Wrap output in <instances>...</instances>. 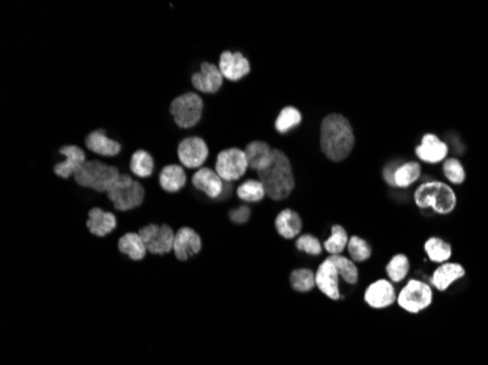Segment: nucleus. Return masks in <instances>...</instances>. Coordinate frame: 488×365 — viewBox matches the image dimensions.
I'll use <instances>...</instances> for the list:
<instances>
[{
	"instance_id": "nucleus-1",
	"label": "nucleus",
	"mask_w": 488,
	"mask_h": 365,
	"mask_svg": "<svg viewBox=\"0 0 488 365\" xmlns=\"http://www.w3.org/2000/svg\"><path fill=\"white\" fill-rule=\"evenodd\" d=\"M355 145L350 121L340 114H329L321 126V148L325 157L339 162L345 159Z\"/></svg>"
},
{
	"instance_id": "nucleus-2",
	"label": "nucleus",
	"mask_w": 488,
	"mask_h": 365,
	"mask_svg": "<svg viewBox=\"0 0 488 365\" xmlns=\"http://www.w3.org/2000/svg\"><path fill=\"white\" fill-rule=\"evenodd\" d=\"M257 176L259 181L265 187L266 196L272 201L287 199L296 184L291 162L279 150L272 151V161L265 168L259 169Z\"/></svg>"
},
{
	"instance_id": "nucleus-3",
	"label": "nucleus",
	"mask_w": 488,
	"mask_h": 365,
	"mask_svg": "<svg viewBox=\"0 0 488 365\" xmlns=\"http://www.w3.org/2000/svg\"><path fill=\"white\" fill-rule=\"evenodd\" d=\"M416 203L421 209L431 208L440 215H449L455 210L458 199L450 186L442 181H428L421 184L414 194Z\"/></svg>"
},
{
	"instance_id": "nucleus-4",
	"label": "nucleus",
	"mask_w": 488,
	"mask_h": 365,
	"mask_svg": "<svg viewBox=\"0 0 488 365\" xmlns=\"http://www.w3.org/2000/svg\"><path fill=\"white\" fill-rule=\"evenodd\" d=\"M75 181L82 187H89L95 191H106L120 177L118 169L106 165L100 161H87L78 172L73 174Z\"/></svg>"
},
{
	"instance_id": "nucleus-5",
	"label": "nucleus",
	"mask_w": 488,
	"mask_h": 365,
	"mask_svg": "<svg viewBox=\"0 0 488 365\" xmlns=\"http://www.w3.org/2000/svg\"><path fill=\"white\" fill-rule=\"evenodd\" d=\"M107 196L117 210H131L140 206L145 198V190L142 184L132 180V177L120 174L107 190Z\"/></svg>"
},
{
	"instance_id": "nucleus-6",
	"label": "nucleus",
	"mask_w": 488,
	"mask_h": 365,
	"mask_svg": "<svg viewBox=\"0 0 488 365\" xmlns=\"http://www.w3.org/2000/svg\"><path fill=\"white\" fill-rule=\"evenodd\" d=\"M176 125L182 129H189L196 126L202 117L204 111V101L198 94L187 92L184 95L177 96L170 107Z\"/></svg>"
},
{
	"instance_id": "nucleus-7",
	"label": "nucleus",
	"mask_w": 488,
	"mask_h": 365,
	"mask_svg": "<svg viewBox=\"0 0 488 365\" xmlns=\"http://www.w3.org/2000/svg\"><path fill=\"white\" fill-rule=\"evenodd\" d=\"M396 301L408 313L417 314L420 311H424L433 303L431 285L423 281L412 279L402 288Z\"/></svg>"
},
{
	"instance_id": "nucleus-8",
	"label": "nucleus",
	"mask_w": 488,
	"mask_h": 365,
	"mask_svg": "<svg viewBox=\"0 0 488 365\" xmlns=\"http://www.w3.org/2000/svg\"><path fill=\"white\" fill-rule=\"evenodd\" d=\"M249 162L241 150L230 148L223 151L216 158L215 172L224 181H234L246 174Z\"/></svg>"
},
{
	"instance_id": "nucleus-9",
	"label": "nucleus",
	"mask_w": 488,
	"mask_h": 365,
	"mask_svg": "<svg viewBox=\"0 0 488 365\" xmlns=\"http://www.w3.org/2000/svg\"><path fill=\"white\" fill-rule=\"evenodd\" d=\"M143 240L146 250L152 254H167L174 247L176 234L168 225H146L138 232Z\"/></svg>"
},
{
	"instance_id": "nucleus-10",
	"label": "nucleus",
	"mask_w": 488,
	"mask_h": 365,
	"mask_svg": "<svg viewBox=\"0 0 488 365\" xmlns=\"http://www.w3.org/2000/svg\"><path fill=\"white\" fill-rule=\"evenodd\" d=\"M179 159L186 168H199L208 159V145L198 136L186 137L179 145Z\"/></svg>"
},
{
	"instance_id": "nucleus-11",
	"label": "nucleus",
	"mask_w": 488,
	"mask_h": 365,
	"mask_svg": "<svg viewBox=\"0 0 488 365\" xmlns=\"http://www.w3.org/2000/svg\"><path fill=\"white\" fill-rule=\"evenodd\" d=\"M316 286L319 288L326 297L331 300H339V272L336 269L335 263L329 259H326L316 272Z\"/></svg>"
},
{
	"instance_id": "nucleus-12",
	"label": "nucleus",
	"mask_w": 488,
	"mask_h": 365,
	"mask_svg": "<svg viewBox=\"0 0 488 365\" xmlns=\"http://www.w3.org/2000/svg\"><path fill=\"white\" fill-rule=\"evenodd\" d=\"M364 300L372 308L380 310L392 305L398 300V296L392 282L380 279L367 288Z\"/></svg>"
},
{
	"instance_id": "nucleus-13",
	"label": "nucleus",
	"mask_w": 488,
	"mask_h": 365,
	"mask_svg": "<svg viewBox=\"0 0 488 365\" xmlns=\"http://www.w3.org/2000/svg\"><path fill=\"white\" fill-rule=\"evenodd\" d=\"M223 73L212 63L204 62L201 64V72L194 73L192 77V84L201 92L215 94L219 88L223 86Z\"/></svg>"
},
{
	"instance_id": "nucleus-14",
	"label": "nucleus",
	"mask_w": 488,
	"mask_h": 365,
	"mask_svg": "<svg viewBox=\"0 0 488 365\" xmlns=\"http://www.w3.org/2000/svg\"><path fill=\"white\" fill-rule=\"evenodd\" d=\"M202 249V241L199 234L192 228H180L174 238V254L179 260H187L189 257L198 254Z\"/></svg>"
},
{
	"instance_id": "nucleus-15",
	"label": "nucleus",
	"mask_w": 488,
	"mask_h": 365,
	"mask_svg": "<svg viewBox=\"0 0 488 365\" xmlns=\"http://www.w3.org/2000/svg\"><path fill=\"white\" fill-rule=\"evenodd\" d=\"M219 70L228 81H240L250 72V63L241 53L224 52L219 59Z\"/></svg>"
},
{
	"instance_id": "nucleus-16",
	"label": "nucleus",
	"mask_w": 488,
	"mask_h": 365,
	"mask_svg": "<svg viewBox=\"0 0 488 365\" xmlns=\"http://www.w3.org/2000/svg\"><path fill=\"white\" fill-rule=\"evenodd\" d=\"M449 148L445 142H442L436 135L427 133L421 139V145L416 150L417 157L428 164L442 162L448 157Z\"/></svg>"
},
{
	"instance_id": "nucleus-17",
	"label": "nucleus",
	"mask_w": 488,
	"mask_h": 365,
	"mask_svg": "<svg viewBox=\"0 0 488 365\" xmlns=\"http://www.w3.org/2000/svg\"><path fill=\"white\" fill-rule=\"evenodd\" d=\"M467 271L465 267L459 263H453V262H446L443 264H440L434 271L433 276H431V285L437 289V291H446L449 289L456 281L462 279L465 276Z\"/></svg>"
},
{
	"instance_id": "nucleus-18",
	"label": "nucleus",
	"mask_w": 488,
	"mask_h": 365,
	"mask_svg": "<svg viewBox=\"0 0 488 365\" xmlns=\"http://www.w3.org/2000/svg\"><path fill=\"white\" fill-rule=\"evenodd\" d=\"M62 155H65V161L55 165V173L62 179H69L72 174H75L78 169L87 162L84 151L79 146H63L59 151Z\"/></svg>"
},
{
	"instance_id": "nucleus-19",
	"label": "nucleus",
	"mask_w": 488,
	"mask_h": 365,
	"mask_svg": "<svg viewBox=\"0 0 488 365\" xmlns=\"http://www.w3.org/2000/svg\"><path fill=\"white\" fill-rule=\"evenodd\" d=\"M193 186L202 190L204 193H206L209 198L216 199L219 198V194L223 193L224 189V180L216 174V172L211 168H201L198 169L196 173H194L193 179Z\"/></svg>"
},
{
	"instance_id": "nucleus-20",
	"label": "nucleus",
	"mask_w": 488,
	"mask_h": 365,
	"mask_svg": "<svg viewBox=\"0 0 488 365\" xmlns=\"http://www.w3.org/2000/svg\"><path fill=\"white\" fill-rule=\"evenodd\" d=\"M116 216L100 208H92L88 213L87 227L91 234L96 237H106L116 228Z\"/></svg>"
},
{
	"instance_id": "nucleus-21",
	"label": "nucleus",
	"mask_w": 488,
	"mask_h": 365,
	"mask_svg": "<svg viewBox=\"0 0 488 365\" xmlns=\"http://www.w3.org/2000/svg\"><path fill=\"white\" fill-rule=\"evenodd\" d=\"M275 227L282 238H294L301 232L303 221L297 212L291 209H284L275 219Z\"/></svg>"
},
{
	"instance_id": "nucleus-22",
	"label": "nucleus",
	"mask_w": 488,
	"mask_h": 365,
	"mask_svg": "<svg viewBox=\"0 0 488 365\" xmlns=\"http://www.w3.org/2000/svg\"><path fill=\"white\" fill-rule=\"evenodd\" d=\"M85 143L88 146V150L95 152V154H100L104 157H114L120 152L121 146L118 142L111 140L106 136L104 130H95L92 133H89L85 139Z\"/></svg>"
},
{
	"instance_id": "nucleus-23",
	"label": "nucleus",
	"mask_w": 488,
	"mask_h": 365,
	"mask_svg": "<svg viewBox=\"0 0 488 365\" xmlns=\"http://www.w3.org/2000/svg\"><path fill=\"white\" fill-rule=\"evenodd\" d=\"M272 151L274 150H271V146L265 142L256 140V142L249 143L246 151H244L249 162V168L256 169V172L265 168L272 161Z\"/></svg>"
},
{
	"instance_id": "nucleus-24",
	"label": "nucleus",
	"mask_w": 488,
	"mask_h": 365,
	"mask_svg": "<svg viewBox=\"0 0 488 365\" xmlns=\"http://www.w3.org/2000/svg\"><path fill=\"white\" fill-rule=\"evenodd\" d=\"M160 186L164 191L176 193L186 186V173L180 165H167L160 174Z\"/></svg>"
},
{
	"instance_id": "nucleus-25",
	"label": "nucleus",
	"mask_w": 488,
	"mask_h": 365,
	"mask_svg": "<svg viewBox=\"0 0 488 365\" xmlns=\"http://www.w3.org/2000/svg\"><path fill=\"white\" fill-rule=\"evenodd\" d=\"M118 250L128 254L132 260H142L146 254V246L139 234L129 232L118 240Z\"/></svg>"
},
{
	"instance_id": "nucleus-26",
	"label": "nucleus",
	"mask_w": 488,
	"mask_h": 365,
	"mask_svg": "<svg viewBox=\"0 0 488 365\" xmlns=\"http://www.w3.org/2000/svg\"><path fill=\"white\" fill-rule=\"evenodd\" d=\"M427 257L438 264L446 263L452 257V246L448 241L438 238V237H431L427 240L424 246Z\"/></svg>"
},
{
	"instance_id": "nucleus-27",
	"label": "nucleus",
	"mask_w": 488,
	"mask_h": 365,
	"mask_svg": "<svg viewBox=\"0 0 488 365\" xmlns=\"http://www.w3.org/2000/svg\"><path fill=\"white\" fill-rule=\"evenodd\" d=\"M421 176V165L418 162H406L401 165L392 177V184L398 187H408L416 183Z\"/></svg>"
},
{
	"instance_id": "nucleus-28",
	"label": "nucleus",
	"mask_w": 488,
	"mask_h": 365,
	"mask_svg": "<svg viewBox=\"0 0 488 365\" xmlns=\"http://www.w3.org/2000/svg\"><path fill=\"white\" fill-rule=\"evenodd\" d=\"M131 169L138 177H150L154 172V159L146 151H136L131 159Z\"/></svg>"
},
{
	"instance_id": "nucleus-29",
	"label": "nucleus",
	"mask_w": 488,
	"mask_h": 365,
	"mask_svg": "<svg viewBox=\"0 0 488 365\" xmlns=\"http://www.w3.org/2000/svg\"><path fill=\"white\" fill-rule=\"evenodd\" d=\"M348 241H350L348 240V234L344 230V227L333 225L332 227V235L325 242V250L328 253H331L332 256L340 254V253L345 250V247L348 246Z\"/></svg>"
},
{
	"instance_id": "nucleus-30",
	"label": "nucleus",
	"mask_w": 488,
	"mask_h": 365,
	"mask_svg": "<svg viewBox=\"0 0 488 365\" xmlns=\"http://www.w3.org/2000/svg\"><path fill=\"white\" fill-rule=\"evenodd\" d=\"M301 123V113L296 108V107H285L277 121H275V128L279 133H287L291 129L297 128Z\"/></svg>"
},
{
	"instance_id": "nucleus-31",
	"label": "nucleus",
	"mask_w": 488,
	"mask_h": 365,
	"mask_svg": "<svg viewBox=\"0 0 488 365\" xmlns=\"http://www.w3.org/2000/svg\"><path fill=\"white\" fill-rule=\"evenodd\" d=\"M386 272L390 281L398 283L402 282L409 272V260L405 254H396L386 266Z\"/></svg>"
},
{
	"instance_id": "nucleus-32",
	"label": "nucleus",
	"mask_w": 488,
	"mask_h": 365,
	"mask_svg": "<svg viewBox=\"0 0 488 365\" xmlns=\"http://www.w3.org/2000/svg\"><path fill=\"white\" fill-rule=\"evenodd\" d=\"M237 194L243 202H260L266 193L259 180H248L237 189Z\"/></svg>"
},
{
	"instance_id": "nucleus-33",
	"label": "nucleus",
	"mask_w": 488,
	"mask_h": 365,
	"mask_svg": "<svg viewBox=\"0 0 488 365\" xmlns=\"http://www.w3.org/2000/svg\"><path fill=\"white\" fill-rule=\"evenodd\" d=\"M331 260L335 263L340 278H343L347 283H351V285L357 283V281H358V269H357V266L354 264V262L348 260L347 257L340 256V254L331 256Z\"/></svg>"
},
{
	"instance_id": "nucleus-34",
	"label": "nucleus",
	"mask_w": 488,
	"mask_h": 365,
	"mask_svg": "<svg viewBox=\"0 0 488 365\" xmlns=\"http://www.w3.org/2000/svg\"><path fill=\"white\" fill-rule=\"evenodd\" d=\"M289 282L292 289L299 292H309L316 286V274L310 269H297L291 274Z\"/></svg>"
},
{
	"instance_id": "nucleus-35",
	"label": "nucleus",
	"mask_w": 488,
	"mask_h": 365,
	"mask_svg": "<svg viewBox=\"0 0 488 365\" xmlns=\"http://www.w3.org/2000/svg\"><path fill=\"white\" fill-rule=\"evenodd\" d=\"M443 174L446 179L453 184H462L467 179L465 168H463L462 162L456 158H449L443 164Z\"/></svg>"
},
{
	"instance_id": "nucleus-36",
	"label": "nucleus",
	"mask_w": 488,
	"mask_h": 365,
	"mask_svg": "<svg viewBox=\"0 0 488 365\" xmlns=\"http://www.w3.org/2000/svg\"><path fill=\"white\" fill-rule=\"evenodd\" d=\"M348 252L355 262H365L372 257V247L360 237H351L348 241Z\"/></svg>"
},
{
	"instance_id": "nucleus-37",
	"label": "nucleus",
	"mask_w": 488,
	"mask_h": 365,
	"mask_svg": "<svg viewBox=\"0 0 488 365\" xmlns=\"http://www.w3.org/2000/svg\"><path fill=\"white\" fill-rule=\"evenodd\" d=\"M296 247L303 252V253H307V254H311V256H319L323 250L322 245H321V241L317 240L316 237L313 235H301L297 238L296 241Z\"/></svg>"
},
{
	"instance_id": "nucleus-38",
	"label": "nucleus",
	"mask_w": 488,
	"mask_h": 365,
	"mask_svg": "<svg viewBox=\"0 0 488 365\" xmlns=\"http://www.w3.org/2000/svg\"><path fill=\"white\" fill-rule=\"evenodd\" d=\"M249 218H250V209L248 206H240V208L230 212V219L235 224L248 223Z\"/></svg>"
}]
</instances>
